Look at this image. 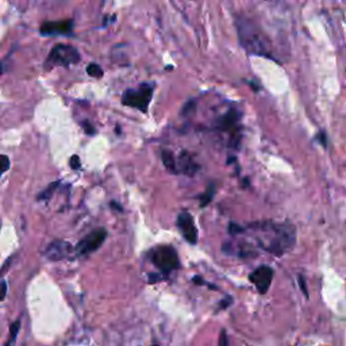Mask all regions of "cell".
I'll use <instances>...</instances> for the list:
<instances>
[{"instance_id":"cell-25","label":"cell","mask_w":346,"mask_h":346,"mask_svg":"<svg viewBox=\"0 0 346 346\" xmlns=\"http://www.w3.org/2000/svg\"><path fill=\"white\" fill-rule=\"evenodd\" d=\"M69 164H71V168L72 169H80L82 168V164H80V159H79V156H72V159H71V161H69Z\"/></svg>"},{"instance_id":"cell-5","label":"cell","mask_w":346,"mask_h":346,"mask_svg":"<svg viewBox=\"0 0 346 346\" xmlns=\"http://www.w3.org/2000/svg\"><path fill=\"white\" fill-rule=\"evenodd\" d=\"M150 259L164 274H168L172 270L180 268L177 253L171 246H160L157 249H154Z\"/></svg>"},{"instance_id":"cell-22","label":"cell","mask_w":346,"mask_h":346,"mask_svg":"<svg viewBox=\"0 0 346 346\" xmlns=\"http://www.w3.org/2000/svg\"><path fill=\"white\" fill-rule=\"evenodd\" d=\"M244 231H245V229L238 226L237 223L231 222L230 225H229V233H231V234H240V233H244Z\"/></svg>"},{"instance_id":"cell-23","label":"cell","mask_w":346,"mask_h":346,"mask_svg":"<svg viewBox=\"0 0 346 346\" xmlns=\"http://www.w3.org/2000/svg\"><path fill=\"white\" fill-rule=\"evenodd\" d=\"M218 346H229V337H227L226 330H222L219 336V344Z\"/></svg>"},{"instance_id":"cell-29","label":"cell","mask_w":346,"mask_h":346,"mask_svg":"<svg viewBox=\"0 0 346 346\" xmlns=\"http://www.w3.org/2000/svg\"><path fill=\"white\" fill-rule=\"evenodd\" d=\"M111 207H114V208H116L118 211H122V206H120V204H118V203L111 202Z\"/></svg>"},{"instance_id":"cell-4","label":"cell","mask_w":346,"mask_h":346,"mask_svg":"<svg viewBox=\"0 0 346 346\" xmlns=\"http://www.w3.org/2000/svg\"><path fill=\"white\" fill-rule=\"evenodd\" d=\"M80 60L82 57L76 48L71 45H57L50 50L45 63V68L52 69L53 67H69L80 63Z\"/></svg>"},{"instance_id":"cell-10","label":"cell","mask_w":346,"mask_h":346,"mask_svg":"<svg viewBox=\"0 0 346 346\" xmlns=\"http://www.w3.org/2000/svg\"><path fill=\"white\" fill-rule=\"evenodd\" d=\"M71 249H72L71 245L65 241H54L46 248L43 255L50 261H60V260H64L69 255Z\"/></svg>"},{"instance_id":"cell-7","label":"cell","mask_w":346,"mask_h":346,"mask_svg":"<svg viewBox=\"0 0 346 346\" xmlns=\"http://www.w3.org/2000/svg\"><path fill=\"white\" fill-rule=\"evenodd\" d=\"M249 280L255 284L256 288L261 295H265L269 289L273 280V269L268 265H262L249 274Z\"/></svg>"},{"instance_id":"cell-28","label":"cell","mask_w":346,"mask_h":346,"mask_svg":"<svg viewBox=\"0 0 346 346\" xmlns=\"http://www.w3.org/2000/svg\"><path fill=\"white\" fill-rule=\"evenodd\" d=\"M193 283L195 284H199V285H203V284H206V281L202 279V277H199V276H195L193 277Z\"/></svg>"},{"instance_id":"cell-1","label":"cell","mask_w":346,"mask_h":346,"mask_svg":"<svg viewBox=\"0 0 346 346\" xmlns=\"http://www.w3.org/2000/svg\"><path fill=\"white\" fill-rule=\"evenodd\" d=\"M237 31L242 48L253 56L270 57V45L264 31L260 29L259 24L245 16L237 19Z\"/></svg>"},{"instance_id":"cell-14","label":"cell","mask_w":346,"mask_h":346,"mask_svg":"<svg viewBox=\"0 0 346 346\" xmlns=\"http://www.w3.org/2000/svg\"><path fill=\"white\" fill-rule=\"evenodd\" d=\"M19 330H20V321L18 319V321H15L12 325H11L10 327V337H8V341L5 342L4 346H12L14 345V342L16 341V337H18V334H19Z\"/></svg>"},{"instance_id":"cell-6","label":"cell","mask_w":346,"mask_h":346,"mask_svg":"<svg viewBox=\"0 0 346 346\" xmlns=\"http://www.w3.org/2000/svg\"><path fill=\"white\" fill-rule=\"evenodd\" d=\"M107 238V230L106 229H96L92 233H89L86 238H83L79 245H77L76 250L79 255H91L92 252H95L103 245V242Z\"/></svg>"},{"instance_id":"cell-17","label":"cell","mask_w":346,"mask_h":346,"mask_svg":"<svg viewBox=\"0 0 346 346\" xmlns=\"http://www.w3.org/2000/svg\"><path fill=\"white\" fill-rule=\"evenodd\" d=\"M86 73L92 77H97V79H100V77L103 76V69H101V67L99 65V64L92 63L88 65V68H86Z\"/></svg>"},{"instance_id":"cell-8","label":"cell","mask_w":346,"mask_h":346,"mask_svg":"<svg viewBox=\"0 0 346 346\" xmlns=\"http://www.w3.org/2000/svg\"><path fill=\"white\" fill-rule=\"evenodd\" d=\"M177 227L181 236L185 238V240L191 244V245H195L197 244V229L195 226V222H193L192 215L188 211H181L177 216Z\"/></svg>"},{"instance_id":"cell-24","label":"cell","mask_w":346,"mask_h":346,"mask_svg":"<svg viewBox=\"0 0 346 346\" xmlns=\"http://www.w3.org/2000/svg\"><path fill=\"white\" fill-rule=\"evenodd\" d=\"M7 295V281L5 280H1L0 281V302H3Z\"/></svg>"},{"instance_id":"cell-27","label":"cell","mask_w":346,"mask_h":346,"mask_svg":"<svg viewBox=\"0 0 346 346\" xmlns=\"http://www.w3.org/2000/svg\"><path fill=\"white\" fill-rule=\"evenodd\" d=\"M318 140L321 141L322 146H325V148H326L327 142H326V134H325V133H319V135H318Z\"/></svg>"},{"instance_id":"cell-11","label":"cell","mask_w":346,"mask_h":346,"mask_svg":"<svg viewBox=\"0 0 346 346\" xmlns=\"http://www.w3.org/2000/svg\"><path fill=\"white\" fill-rule=\"evenodd\" d=\"M178 169L181 173L187 174V176H193L197 172V164L195 163V160L192 159V156L188 153L187 150H184L180 153L178 157Z\"/></svg>"},{"instance_id":"cell-3","label":"cell","mask_w":346,"mask_h":346,"mask_svg":"<svg viewBox=\"0 0 346 346\" xmlns=\"http://www.w3.org/2000/svg\"><path fill=\"white\" fill-rule=\"evenodd\" d=\"M154 84L153 83H144L138 88H129L122 95V103L127 107L146 112L149 108L150 101L153 97Z\"/></svg>"},{"instance_id":"cell-15","label":"cell","mask_w":346,"mask_h":346,"mask_svg":"<svg viewBox=\"0 0 346 346\" xmlns=\"http://www.w3.org/2000/svg\"><path fill=\"white\" fill-rule=\"evenodd\" d=\"M58 185H60V181H54V183L49 184L48 187L45 188L42 192L38 195V200H49L50 197L53 196L54 191L57 189Z\"/></svg>"},{"instance_id":"cell-21","label":"cell","mask_w":346,"mask_h":346,"mask_svg":"<svg viewBox=\"0 0 346 346\" xmlns=\"http://www.w3.org/2000/svg\"><path fill=\"white\" fill-rule=\"evenodd\" d=\"M299 285H300V289H302V292L304 293V296L306 298H308V291H307V285H306V277L303 276V274H299Z\"/></svg>"},{"instance_id":"cell-30","label":"cell","mask_w":346,"mask_h":346,"mask_svg":"<svg viewBox=\"0 0 346 346\" xmlns=\"http://www.w3.org/2000/svg\"><path fill=\"white\" fill-rule=\"evenodd\" d=\"M153 346H160V345H153Z\"/></svg>"},{"instance_id":"cell-18","label":"cell","mask_w":346,"mask_h":346,"mask_svg":"<svg viewBox=\"0 0 346 346\" xmlns=\"http://www.w3.org/2000/svg\"><path fill=\"white\" fill-rule=\"evenodd\" d=\"M196 108V101L195 100H188L183 107V115H189L192 114L193 111Z\"/></svg>"},{"instance_id":"cell-16","label":"cell","mask_w":346,"mask_h":346,"mask_svg":"<svg viewBox=\"0 0 346 346\" xmlns=\"http://www.w3.org/2000/svg\"><path fill=\"white\" fill-rule=\"evenodd\" d=\"M214 195H215V185H214V184H210V187L207 188L206 192L200 196V207H206L208 203L211 202Z\"/></svg>"},{"instance_id":"cell-12","label":"cell","mask_w":346,"mask_h":346,"mask_svg":"<svg viewBox=\"0 0 346 346\" xmlns=\"http://www.w3.org/2000/svg\"><path fill=\"white\" fill-rule=\"evenodd\" d=\"M240 112L237 110H230L227 111L225 115H222L221 118H218L215 123V127L218 130H222V131H227V130L233 129L234 126L238 123L240 120Z\"/></svg>"},{"instance_id":"cell-13","label":"cell","mask_w":346,"mask_h":346,"mask_svg":"<svg viewBox=\"0 0 346 346\" xmlns=\"http://www.w3.org/2000/svg\"><path fill=\"white\" fill-rule=\"evenodd\" d=\"M161 160H163V164L165 165V168L168 169L169 172L177 173V165H176V160H174V156L171 150L164 149L161 152Z\"/></svg>"},{"instance_id":"cell-20","label":"cell","mask_w":346,"mask_h":346,"mask_svg":"<svg viewBox=\"0 0 346 346\" xmlns=\"http://www.w3.org/2000/svg\"><path fill=\"white\" fill-rule=\"evenodd\" d=\"M231 304H233V298H231V296H226L223 300L219 302L218 307H219V310H226V308L230 307Z\"/></svg>"},{"instance_id":"cell-2","label":"cell","mask_w":346,"mask_h":346,"mask_svg":"<svg viewBox=\"0 0 346 346\" xmlns=\"http://www.w3.org/2000/svg\"><path fill=\"white\" fill-rule=\"evenodd\" d=\"M270 230L273 233V237L269 245L265 246V250L273 253L274 256H283L293 249L296 242V229L292 223H270Z\"/></svg>"},{"instance_id":"cell-26","label":"cell","mask_w":346,"mask_h":346,"mask_svg":"<svg viewBox=\"0 0 346 346\" xmlns=\"http://www.w3.org/2000/svg\"><path fill=\"white\" fill-rule=\"evenodd\" d=\"M83 127H84V130H86V134H89V135L95 134V127L91 126L89 122H83Z\"/></svg>"},{"instance_id":"cell-9","label":"cell","mask_w":346,"mask_h":346,"mask_svg":"<svg viewBox=\"0 0 346 346\" xmlns=\"http://www.w3.org/2000/svg\"><path fill=\"white\" fill-rule=\"evenodd\" d=\"M73 31V20H56V22H45L39 27V33L42 35H71Z\"/></svg>"},{"instance_id":"cell-19","label":"cell","mask_w":346,"mask_h":346,"mask_svg":"<svg viewBox=\"0 0 346 346\" xmlns=\"http://www.w3.org/2000/svg\"><path fill=\"white\" fill-rule=\"evenodd\" d=\"M10 168V159L7 156H0V174H3L5 171H8Z\"/></svg>"}]
</instances>
